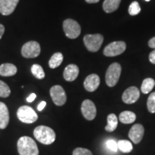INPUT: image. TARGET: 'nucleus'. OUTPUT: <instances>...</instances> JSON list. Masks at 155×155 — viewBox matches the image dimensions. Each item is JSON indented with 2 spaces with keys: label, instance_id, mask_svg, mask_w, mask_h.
<instances>
[{
  "label": "nucleus",
  "instance_id": "nucleus-22",
  "mask_svg": "<svg viewBox=\"0 0 155 155\" xmlns=\"http://www.w3.org/2000/svg\"><path fill=\"white\" fill-rule=\"evenodd\" d=\"M155 86V81L153 78H148L144 79L143 81L142 84L141 86V91L143 94H149L150 91H152V90L154 88Z\"/></svg>",
  "mask_w": 155,
  "mask_h": 155
},
{
  "label": "nucleus",
  "instance_id": "nucleus-16",
  "mask_svg": "<svg viewBox=\"0 0 155 155\" xmlns=\"http://www.w3.org/2000/svg\"><path fill=\"white\" fill-rule=\"evenodd\" d=\"M9 121V114L8 108L3 102H0V129H6Z\"/></svg>",
  "mask_w": 155,
  "mask_h": 155
},
{
  "label": "nucleus",
  "instance_id": "nucleus-13",
  "mask_svg": "<svg viewBox=\"0 0 155 155\" xmlns=\"http://www.w3.org/2000/svg\"><path fill=\"white\" fill-rule=\"evenodd\" d=\"M19 0H0V13L2 15H9L16 8Z\"/></svg>",
  "mask_w": 155,
  "mask_h": 155
},
{
  "label": "nucleus",
  "instance_id": "nucleus-1",
  "mask_svg": "<svg viewBox=\"0 0 155 155\" xmlns=\"http://www.w3.org/2000/svg\"><path fill=\"white\" fill-rule=\"evenodd\" d=\"M19 155H39L38 147L33 139L29 137H22L17 141Z\"/></svg>",
  "mask_w": 155,
  "mask_h": 155
},
{
  "label": "nucleus",
  "instance_id": "nucleus-15",
  "mask_svg": "<svg viewBox=\"0 0 155 155\" xmlns=\"http://www.w3.org/2000/svg\"><path fill=\"white\" fill-rule=\"evenodd\" d=\"M79 68L75 64H70L65 68L63 72V77L65 81H75L78 76Z\"/></svg>",
  "mask_w": 155,
  "mask_h": 155
},
{
  "label": "nucleus",
  "instance_id": "nucleus-23",
  "mask_svg": "<svg viewBox=\"0 0 155 155\" xmlns=\"http://www.w3.org/2000/svg\"><path fill=\"white\" fill-rule=\"evenodd\" d=\"M117 144L118 149L123 153H129L133 150L132 144L128 140H119Z\"/></svg>",
  "mask_w": 155,
  "mask_h": 155
},
{
  "label": "nucleus",
  "instance_id": "nucleus-4",
  "mask_svg": "<svg viewBox=\"0 0 155 155\" xmlns=\"http://www.w3.org/2000/svg\"><path fill=\"white\" fill-rule=\"evenodd\" d=\"M104 36L101 34L86 35L83 38V42L86 48L88 51L93 53L99 50L104 42Z\"/></svg>",
  "mask_w": 155,
  "mask_h": 155
},
{
  "label": "nucleus",
  "instance_id": "nucleus-36",
  "mask_svg": "<svg viewBox=\"0 0 155 155\" xmlns=\"http://www.w3.org/2000/svg\"><path fill=\"white\" fill-rule=\"evenodd\" d=\"M144 1H146V2H150V0H144Z\"/></svg>",
  "mask_w": 155,
  "mask_h": 155
},
{
  "label": "nucleus",
  "instance_id": "nucleus-25",
  "mask_svg": "<svg viewBox=\"0 0 155 155\" xmlns=\"http://www.w3.org/2000/svg\"><path fill=\"white\" fill-rule=\"evenodd\" d=\"M11 94V91L7 83L0 81V97L2 98H7Z\"/></svg>",
  "mask_w": 155,
  "mask_h": 155
},
{
  "label": "nucleus",
  "instance_id": "nucleus-21",
  "mask_svg": "<svg viewBox=\"0 0 155 155\" xmlns=\"http://www.w3.org/2000/svg\"><path fill=\"white\" fill-rule=\"evenodd\" d=\"M63 61V55L61 53H54L49 61V66L50 68L55 69L61 65Z\"/></svg>",
  "mask_w": 155,
  "mask_h": 155
},
{
  "label": "nucleus",
  "instance_id": "nucleus-14",
  "mask_svg": "<svg viewBox=\"0 0 155 155\" xmlns=\"http://www.w3.org/2000/svg\"><path fill=\"white\" fill-rule=\"evenodd\" d=\"M84 88L89 92H94L100 85V78L97 74H91L86 77L84 81Z\"/></svg>",
  "mask_w": 155,
  "mask_h": 155
},
{
  "label": "nucleus",
  "instance_id": "nucleus-3",
  "mask_svg": "<svg viewBox=\"0 0 155 155\" xmlns=\"http://www.w3.org/2000/svg\"><path fill=\"white\" fill-rule=\"evenodd\" d=\"M121 66L119 63H114L108 68L106 73V83L108 86L114 87L119 80Z\"/></svg>",
  "mask_w": 155,
  "mask_h": 155
},
{
  "label": "nucleus",
  "instance_id": "nucleus-19",
  "mask_svg": "<svg viewBox=\"0 0 155 155\" xmlns=\"http://www.w3.org/2000/svg\"><path fill=\"white\" fill-rule=\"evenodd\" d=\"M119 121L123 124H129L133 123L135 121L136 114L132 111H125L121 112L119 115Z\"/></svg>",
  "mask_w": 155,
  "mask_h": 155
},
{
  "label": "nucleus",
  "instance_id": "nucleus-6",
  "mask_svg": "<svg viewBox=\"0 0 155 155\" xmlns=\"http://www.w3.org/2000/svg\"><path fill=\"white\" fill-rule=\"evenodd\" d=\"M63 30L65 35L70 39H75L80 35L81 28L80 25L72 19H67L63 22Z\"/></svg>",
  "mask_w": 155,
  "mask_h": 155
},
{
  "label": "nucleus",
  "instance_id": "nucleus-26",
  "mask_svg": "<svg viewBox=\"0 0 155 155\" xmlns=\"http://www.w3.org/2000/svg\"><path fill=\"white\" fill-rule=\"evenodd\" d=\"M147 108L152 114L155 113V92L152 93L147 99Z\"/></svg>",
  "mask_w": 155,
  "mask_h": 155
},
{
  "label": "nucleus",
  "instance_id": "nucleus-30",
  "mask_svg": "<svg viewBox=\"0 0 155 155\" xmlns=\"http://www.w3.org/2000/svg\"><path fill=\"white\" fill-rule=\"evenodd\" d=\"M149 60L150 63L152 64H155V50L152 51L149 55Z\"/></svg>",
  "mask_w": 155,
  "mask_h": 155
},
{
  "label": "nucleus",
  "instance_id": "nucleus-7",
  "mask_svg": "<svg viewBox=\"0 0 155 155\" xmlns=\"http://www.w3.org/2000/svg\"><path fill=\"white\" fill-rule=\"evenodd\" d=\"M127 45L124 41H115L108 44L104 50V55L106 57H114L121 55L126 50Z\"/></svg>",
  "mask_w": 155,
  "mask_h": 155
},
{
  "label": "nucleus",
  "instance_id": "nucleus-33",
  "mask_svg": "<svg viewBox=\"0 0 155 155\" xmlns=\"http://www.w3.org/2000/svg\"><path fill=\"white\" fill-rule=\"evenodd\" d=\"M46 106V102L45 101H42L40 104L38 106V110L39 111H41L44 109V108Z\"/></svg>",
  "mask_w": 155,
  "mask_h": 155
},
{
  "label": "nucleus",
  "instance_id": "nucleus-2",
  "mask_svg": "<svg viewBox=\"0 0 155 155\" xmlns=\"http://www.w3.org/2000/svg\"><path fill=\"white\" fill-rule=\"evenodd\" d=\"M33 134L37 140L45 145L53 144L56 138L55 133L53 129L45 126L37 127L35 129Z\"/></svg>",
  "mask_w": 155,
  "mask_h": 155
},
{
  "label": "nucleus",
  "instance_id": "nucleus-24",
  "mask_svg": "<svg viewBox=\"0 0 155 155\" xmlns=\"http://www.w3.org/2000/svg\"><path fill=\"white\" fill-rule=\"evenodd\" d=\"M31 72L38 79H43L45 78V72L41 65L38 64H34L31 68Z\"/></svg>",
  "mask_w": 155,
  "mask_h": 155
},
{
  "label": "nucleus",
  "instance_id": "nucleus-35",
  "mask_svg": "<svg viewBox=\"0 0 155 155\" xmlns=\"http://www.w3.org/2000/svg\"><path fill=\"white\" fill-rule=\"evenodd\" d=\"M87 3L89 4H95V3H98L100 0H85Z\"/></svg>",
  "mask_w": 155,
  "mask_h": 155
},
{
  "label": "nucleus",
  "instance_id": "nucleus-11",
  "mask_svg": "<svg viewBox=\"0 0 155 155\" xmlns=\"http://www.w3.org/2000/svg\"><path fill=\"white\" fill-rule=\"evenodd\" d=\"M140 92L136 86H131L124 91L122 95V101L127 104H134L138 101Z\"/></svg>",
  "mask_w": 155,
  "mask_h": 155
},
{
  "label": "nucleus",
  "instance_id": "nucleus-28",
  "mask_svg": "<svg viewBox=\"0 0 155 155\" xmlns=\"http://www.w3.org/2000/svg\"><path fill=\"white\" fill-rule=\"evenodd\" d=\"M73 155H93L92 152L88 149L81 148V147H78L75 149L73 152Z\"/></svg>",
  "mask_w": 155,
  "mask_h": 155
},
{
  "label": "nucleus",
  "instance_id": "nucleus-17",
  "mask_svg": "<svg viewBox=\"0 0 155 155\" xmlns=\"http://www.w3.org/2000/svg\"><path fill=\"white\" fill-rule=\"evenodd\" d=\"M17 72V68L14 64L4 63L0 65V75L9 77L15 75Z\"/></svg>",
  "mask_w": 155,
  "mask_h": 155
},
{
  "label": "nucleus",
  "instance_id": "nucleus-5",
  "mask_svg": "<svg viewBox=\"0 0 155 155\" xmlns=\"http://www.w3.org/2000/svg\"><path fill=\"white\" fill-rule=\"evenodd\" d=\"M17 116L20 121L25 124H32L38 119L36 112L28 106H22L17 110Z\"/></svg>",
  "mask_w": 155,
  "mask_h": 155
},
{
  "label": "nucleus",
  "instance_id": "nucleus-34",
  "mask_svg": "<svg viewBox=\"0 0 155 155\" xmlns=\"http://www.w3.org/2000/svg\"><path fill=\"white\" fill-rule=\"evenodd\" d=\"M5 26H4L3 25L0 24V40H1V38H2L4 33H5Z\"/></svg>",
  "mask_w": 155,
  "mask_h": 155
},
{
  "label": "nucleus",
  "instance_id": "nucleus-31",
  "mask_svg": "<svg viewBox=\"0 0 155 155\" xmlns=\"http://www.w3.org/2000/svg\"><path fill=\"white\" fill-rule=\"evenodd\" d=\"M148 44H149V46H150V48L155 49V37L151 38L150 40H149Z\"/></svg>",
  "mask_w": 155,
  "mask_h": 155
},
{
  "label": "nucleus",
  "instance_id": "nucleus-9",
  "mask_svg": "<svg viewBox=\"0 0 155 155\" xmlns=\"http://www.w3.org/2000/svg\"><path fill=\"white\" fill-rule=\"evenodd\" d=\"M50 94L54 104L57 106H63L67 101V96L63 88L59 85H56L50 88Z\"/></svg>",
  "mask_w": 155,
  "mask_h": 155
},
{
  "label": "nucleus",
  "instance_id": "nucleus-32",
  "mask_svg": "<svg viewBox=\"0 0 155 155\" xmlns=\"http://www.w3.org/2000/svg\"><path fill=\"white\" fill-rule=\"evenodd\" d=\"M35 98H36V94H31L30 96H28V98H27V101H28V102L31 103V102L34 101V100L35 99Z\"/></svg>",
  "mask_w": 155,
  "mask_h": 155
},
{
  "label": "nucleus",
  "instance_id": "nucleus-20",
  "mask_svg": "<svg viewBox=\"0 0 155 155\" xmlns=\"http://www.w3.org/2000/svg\"><path fill=\"white\" fill-rule=\"evenodd\" d=\"M118 126V119L114 114H111L107 117V125L105 130L108 132H113L115 131Z\"/></svg>",
  "mask_w": 155,
  "mask_h": 155
},
{
  "label": "nucleus",
  "instance_id": "nucleus-12",
  "mask_svg": "<svg viewBox=\"0 0 155 155\" xmlns=\"http://www.w3.org/2000/svg\"><path fill=\"white\" fill-rule=\"evenodd\" d=\"M144 134V128L140 124H134L129 132V139L132 141L134 144H139L143 138Z\"/></svg>",
  "mask_w": 155,
  "mask_h": 155
},
{
  "label": "nucleus",
  "instance_id": "nucleus-8",
  "mask_svg": "<svg viewBox=\"0 0 155 155\" xmlns=\"http://www.w3.org/2000/svg\"><path fill=\"white\" fill-rule=\"evenodd\" d=\"M41 48L40 44L36 41H30L24 44L22 48V55L26 58H37L40 54Z\"/></svg>",
  "mask_w": 155,
  "mask_h": 155
},
{
  "label": "nucleus",
  "instance_id": "nucleus-27",
  "mask_svg": "<svg viewBox=\"0 0 155 155\" xmlns=\"http://www.w3.org/2000/svg\"><path fill=\"white\" fill-rule=\"evenodd\" d=\"M141 12V7L137 2H133L129 7V13L131 16H135L139 14Z\"/></svg>",
  "mask_w": 155,
  "mask_h": 155
},
{
  "label": "nucleus",
  "instance_id": "nucleus-29",
  "mask_svg": "<svg viewBox=\"0 0 155 155\" xmlns=\"http://www.w3.org/2000/svg\"><path fill=\"white\" fill-rule=\"evenodd\" d=\"M106 147L108 150H110L112 152H116L119 149H118V144L117 142L114 139H110V140H108L107 142H106Z\"/></svg>",
  "mask_w": 155,
  "mask_h": 155
},
{
  "label": "nucleus",
  "instance_id": "nucleus-18",
  "mask_svg": "<svg viewBox=\"0 0 155 155\" xmlns=\"http://www.w3.org/2000/svg\"><path fill=\"white\" fill-rule=\"evenodd\" d=\"M121 0H105L103 3V9L106 13H111L119 9Z\"/></svg>",
  "mask_w": 155,
  "mask_h": 155
},
{
  "label": "nucleus",
  "instance_id": "nucleus-10",
  "mask_svg": "<svg viewBox=\"0 0 155 155\" xmlns=\"http://www.w3.org/2000/svg\"><path fill=\"white\" fill-rule=\"evenodd\" d=\"M81 112L86 119L88 121L94 119L96 116V108L94 103L89 99L83 101L81 105Z\"/></svg>",
  "mask_w": 155,
  "mask_h": 155
}]
</instances>
